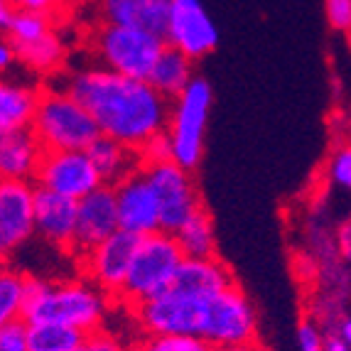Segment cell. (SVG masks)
<instances>
[{
    "instance_id": "1",
    "label": "cell",
    "mask_w": 351,
    "mask_h": 351,
    "mask_svg": "<svg viewBox=\"0 0 351 351\" xmlns=\"http://www.w3.org/2000/svg\"><path fill=\"white\" fill-rule=\"evenodd\" d=\"M64 88L91 113L101 135L133 150L167 130L172 101L147 79H130L94 62L71 71Z\"/></svg>"
},
{
    "instance_id": "2",
    "label": "cell",
    "mask_w": 351,
    "mask_h": 351,
    "mask_svg": "<svg viewBox=\"0 0 351 351\" xmlns=\"http://www.w3.org/2000/svg\"><path fill=\"white\" fill-rule=\"evenodd\" d=\"M113 300L88 282L84 276L69 280H42L27 276L25 315L27 324H62L84 334L104 329V322L113 307Z\"/></svg>"
},
{
    "instance_id": "3",
    "label": "cell",
    "mask_w": 351,
    "mask_h": 351,
    "mask_svg": "<svg viewBox=\"0 0 351 351\" xmlns=\"http://www.w3.org/2000/svg\"><path fill=\"white\" fill-rule=\"evenodd\" d=\"M29 130L45 152L86 150L101 135L91 113L64 86H42Z\"/></svg>"
},
{
    "instance_id": "4",
    "label": "cell",
    "mask_w": 351,
    "mask_h": 351,
    "mask_svg": "<svg viewBox=\"0 0 351 351\" xmlns=\"http://www.w3.org/2000/svg\"><path fill=\"white\" fill-rule=\"evenodd\" d=\"M184 253L172 234H152L138 241L133 263H130L125 285L118 295V302L125 310H135L138 304L158 298L165 290H170L180 270Z\"/></svg>"
},
{
    "instance_id": "5",
    "label": "cell",
    "mask_w": 351,
    "mask_h": 351,
    "mask_svg": "<svg viewBox=\"0 0 351 351\" xmlns=\"http://www.w3.org/2000/svg\"><path fill=\"white\" fill-rule=\"evenodd\" d=\"M211 104H214V91H211V84L202 76H194V82L170 104L165 135L170 138L172 162L182 165L189 172L197 170L204 158Z\"/></svg>"
},
{
    "instance_id": "6",
    "label": "cell",
    "mask_w": 351,
    "mask_h": 351,
    "mask_svg": "<svg viewBox=\"0 0 351 351\" xmlns=\"http://www.w3.org/2000/svg\"><path fill=\"white\" fill-rule=\"evenodd\" d=\"M165 47H167L165 37L123 25L101 23L91 35L96 64L130 79H147Z\"/></svg>"
},
{
    "instance_id": "7",
    "label": "cell",
    "mask_w": 351,
    "mask_h": 351,
    "mask_svg": "<svg viewBox=\"0 0 351 351\" xmlns=\"http://www.w3.org/2000/svg\"><path fill=\"white\" fill-rule=\"evenodd\" d=\"M199 339H204L211 349L258 341L256 307L239 287V282L206 300Z\"/></svg>"
},
{
    "instance_id": "8",
    "label": "cell",
    "mask_w": 351,
    "mask_h": 351,
    "mask_svg": "<svg viewBox=\"0 0 351 351\" xmlns=\"http://www.w3.org/2000/svg\"><path fill=\"white\" fill-rule=\"evenodd\" d=\"M143 172L158 197L165 234H175L182 223L189 221L199 209H204L192 172L184 170L182 165L170 160L160 165H145Z\"/></svg>"
},
{
    "instance_id": "9",
    "label": "cell",
    "mask_w": 351,
    "mask_h": 351,
    "mask_svg": "<svg viewBox=\"0 0 351 351\" xmlns=\"http://www.w3.org/2000/svg\"><path fill=\"white\" fill-rule=\"evenodd\" d=\"M206 300H197L175 287L130 310L143 334H170V337H199L204 322Z\"/></svg>"
},
{
    "instance_id": "10",
    "label": "cell",
    "mask_w": 351,
    "mask_h": 351,
    "mask_svg": "<svg viewBox=\"0 0 351 351\" xmlns=\"http://www.w3.org/2000/svg\"><path fill=\"white\" fill-rule=\"evenodd\" d=\"M138 241H141L138 236L125 234V231H116L113 236L101 241L99 246L88 248L86 253H82V256L76 258L79 273L88 282H94L96 287H101L113 302H118V295L123 290L130 263H133Z\"/></svg>"
},
{
    "instance_id": "11",
    "label": "cell",
    "mask_w": 351,
    "mask_h": 351,
    "mask_svg": "<svg viewBox=\"0 0 351 351\" xmlns=\"http://www.w3.org/2000/svg\"><path fill=\"white\" fill-rule=\"evenodd\" d=\"M35 184L79 202L104 184L86 150H49L37 170Z\"/></svg>"
},
{
    "instance_id": "12",
    "label": "cell",
    "mask_w": 351,
    "mask_h": 351,
    "mask_svg": "<svg viewBox=\"0 0 351 351\" xmlns=\"http://www.w3.org/2000/svg\"><path fill=\"white\" fill-rule=\"evenodd\" d=\"M167 47L187 54L192 62L214 52L219 45V29L202 0H172L167 29H165Z\"/></svg>"
},
{
    "instance_id": "13",
    "label": "cell",
    "mask_w": 351,
    "mask_h": 351,
    "mask_svg": "<svg viewBox=\"0 0 351 351\" xmlns=\"http://www.w3.org/2000/svg\"><path fill=\"white\" fill-rule=\"evenodd\" d=\"M35 236V182H0V263Z\"/></svg>"
},
{
    "instance_id": "14",
    "label": "cell",
    "mask_w": 351,
    "mask_h": 351,
    "mask_svg": "<svg viewBox=\"0 0 351 351\" xmlns=\"http://www.w3.org/2000/svg\"><path fill=\"white\" fill-rule=\"evenodd\" d=\"M113 194H116L121 231L138 236V239H145V236L162 231L158 197L152 192L143 167L118 182L116 187H113Z\"/></svg>"
},
{
    "instance_id": "15",
    "label": "cell",
    "mask_w": 351,
    "mask_h": 351,
    "mask_svg": "<svg viewBox=\"0 0 351 351\" xmlns=\"http://www.w3.org/2000/svg\"><path fill=\"white\" fill-rule=\"evenodd\" d=\"M116 231H121L116 194H113V187L101 184L96 192L86 194L84 199H79V209H76V236H74L71 256L79 258L88 248L99 246L101 241L113 236Z\"/></svg>"
},
{
    "instance_id": "16",
    "label": "cell",
    "mask_w": 351,
    "mask_h": 351,
    "mask_svg": "<svg viewBox=\"0 0 351 351\" xmlns=\"http://www.w3.org/2000/svg\"><path fill=\"white\" fill-rule=\"evenodd\" d=\"M76 209L79 202L35 184V236L59 251L71 253L76 236Z\"/></svg>"
},
{
    "instance_id": "17",
    "label": "cell",
    "mask_w": 351,
    "mask_h": 351,
    "mask_svg": "<svg viewBox=\"0 0 351 351\" xmlns=\"http://www.w3.org/2000/svg\"><path fill=\"white\" fill-rule=\"evenodd\" d=\"M45 147L29 128L0 135V182H35Z\"/></svg>"
},
{
    "instance_id": "18",
    "label": "cell",
    "mask_w": 351,
    "mask_h": 351,
    "mask_svg": "<svg viewBox=\"0 0 351 351\" xmlns=\"http://www.w3.org/2000/svg\"><path fill=\"white\" fill-rule=\"evenodd\" d=\"M231 285H236V278L219 256L184 258L177 270L175 282H172L175 290L192 295L197 300H209Z\"/></svg>"
},
{
    "instance_id": "19",
    "label": "cell",
    "mask_w": 351,
    "mask_h": 351,
    "mask_svg": "<svg viewBox=\"0 0 351 351\" xmlns=\"http://www.w3.org/2000/svg\"><path fill=\"white\" fill-rule=\"evenodd\" d=\"M172 0H99L101 20L108 25L147 29L165 37Z\"/></svg>"
},
{
    "instance_id": "20",
    "label": "cell",
    "mask_w": 351,
    "mask_h": 351,
    "mask_svg": "<svg viewBox=\"0 0 351 351\" xmlns=\"http://www.w3.org/2000/svg\"><path fill=\"white\" fill-rule=\"evenodd\" d=\"M86 155L91 158V162H94L101 182L108 184V187H116L121 180L133 175L135 170H141L138 150L113 141L108 135H99V138L86 147Z\"/></svg>"
},
{
    "instance_id": "21",
    "label": "cell",
    "mask_w": 351,
    "mask_h": 351,
    "mask_svg": "<svg viewBox=\"0 0 351 351\" xmlns=\"http://www.w3.org/2000/svg\"><path fill=\"white\" fill-rule=\"evenodd\" d=\"M40 88L0 79V135L29 128L35 116Z\"/></svg>"
},
{
    "instance_id": "22",
    "label": "cell",
    "mask_w": 351,
    "mask_h": 351,
    "mask_svg": "<svg viewBox=\"0 0 351 351\" xmlns=\"http://www.w3.org/2000/svg\"><path fill=\"white\" fill-rule=\"evenodd\" d=\"M194 62L187 54L177 52L172 47H165L160 59L155 62V69L150 71L147 82L158 88L165 99H177V96L194 82Z\"/></svg>"
},
{
    "instance_id": "23",
    "label": "cell",
    "mask_w": 351,
    "mask_h": 351,
    "mask_svg": "<svg viewBox=\"0 0 351 351\" xmlns=\"http://www.w3.org/2000/svg\"><path fill=\"white\" fill-rule=\"evenodd\" d=\"M18 49V62L27 66L32 74L37 76H49L59 74L62 66L66 62V47L64 40L57 35V32H49L47 37H42L35 45H27V47H15Z\"/></svg>"
},
{
    "instance_id": "24",
    "label": "cell",
    "mask_w": 351,
    "mask_h": 351,
    "mask_svg": "<svg viewBox=\"0 0 351 351\" xmlns=\"http://www.w3.org/2000/svg\"><path fill=\"white\" fill-rule=\"evenodd\" d=\"M184 258H211L217 256V236L206 209H199L189 221H184L175 234Z\"/></svg>"
},
{
    "instance_id": "25",
    "label": "cell",
    "mask_w": 351,
    "mask_h": 351,
    "mask_svg": "<svg viewBox=\"0 0 351 351\" xmlns=\"http://www.w3.org/2000/svg\"><path fill=\"white\" fill-rule=\"evenodd\" d=\"M25 298H27V273L12 268L10 263H0V329L23 319Z\"/></svg>"
},
{
    "instance_id": "26",
    "label": "cell",
    "mask_w": 351,
    "mask_h": 351,
    "mask_svg": "<svg viewBox=\"0 0 351 351\" xmlns=\"http://www.w3.org/2000/svg\"><path fill=\"white\" fill-rule=\"evenodd\" d=\"M86 334L62 324H27L29 351H79Z\"/></svg>"
},
{
    "instance_id": "27",
    "label": "cell",
    "mask_w": 351,
    "mask_h": 351,
    "mask_svg": "<svg viewBox=\"0 0 351 351\" xmlns=\"http://www.w3.org/2000/svg\"><path fill=\"white\" fill-rule=\"evenodd\" d=\"M49 32H54V15L15 10V18L5 35L15 47H27V45L40 42L42 37H47Z\"/></svg>"
},
{
    "instance_id": "28",
    "label": "cell",
    "mask_w": 351,
    "mask_h": 351,
    "mask_svg": "<svg viewBox=\"0 0 351 351\" xmlns=\"http://www.w3.org/2000/svg\"><path fill=\"white\" fill-rule=\"evenodd\" d=\"M133 351H211L199 337H170V334H143Z\"/></svg>"
},
{
    "instance_id": "29",
    "label": "cell",
    "mask_w": 351,
    "mask_h": 351,
    "mask_svg": "<svg viewBox=\"0 0 351 351\" xmlns=\"http://www.w3.org/2000/svg\"><path fill=\"white\" fill-rule=\"evenodd\" d=\"M138 158H141V167L145 165H160V162H170L172 160V145L167 135H155L152 141H147L145 145L138 150Z\"/></svg>"
},
{
    "instance_id": "30",
    "label": "cell",
    "mask_w": 351,
    "mask_h": 351,
    "mask_svg": "<svg viewBox=\"0 0 351 351\" xmlns=\"http://www.w3.org/2000/svg\"><path fill=\"white\" fill-rule=\"evenodd\" d=\"M79 351H133V346H128L113 332L99 329V332L86 334V339H84V344Z\"/></svg>"
},
{
    "instance_id": "31",
    "label": "cell",
    "mask_w": 351,
    "mask_h": 351,
    "mask_svg": "<svg viewBox=\"0 0 351 351\" xmlns=\"http://www.w3.org/2000/svg\"><path fill=\"white\" fill-rule=\"evenodd\" d=\"M0 351H29L27 322L25 319H18V322L0 329Z\"/></svg>"
},
{
    "instance_id": "32",
    "label": "cell",
    "mask_w": 351,
    "mask_h": 351,
    "mask_svg": "<svg viewBox=\"0 0 351 351\" xmlns=\"http://www.w3.org/2000/svg\"><path fill=\"white\" fill-rule=\"evenodd\" d=\"M329 180L341 189H351V145L341 147L332 155L329 162Z\"/></svg>"
},
{
    "instance_id": "33",
    "label": "cell",
    "mask_w": 351,
    "mask_h": 351,
    "mask_svg": "<svg viewBox=\"0 0 351 351\" xmlns=\"http://www.w3.org/2000/svg\"><path fill=\"white\" fill-rule=\"evenodd\" d=\"M298 344L300 351H324L327 349V337L317 327L315 319H304L298 327Z\"/></svg>"
},
{
    "instance_id": "34",
    "label": "cell",
    "mask_w": 351,
    "mask_h": 351,
    "mask_svg": "<svg viewBox=\"0 0 351 351\" xmlns=\"http://www.w3.org/2000/svg\"><path fill=\"white\" fill-rule=\"evenodd\" d=\"M329 25L339 32H351V0H324Z\"/></svg>"
},
{
    "instance_id": "35",
    "label": "cell",
    "mask_w": 351,
    "mask_h": 351,
    "mask_svg": "<svg viewBox=\"0 0 351 351\" xmlns=\"http://www.w3.org/2000/svg\"><path fill=\"white\" fill-rule=\"evenodd\" d=\"M15 62H18V49H15V45H12L8 37L0 40V74L10 69Z\"/></svg>"
},
{
    "instance_id": "36",
    "label": "cell",
    "mask_w": 351,
    "mask_h": 351,
    "mask_svg": "<svg viewBox=\"0 0 351 351\" xmlns=\"http://www.w3.org/2000/svg\"><path fill=\"white\" fill-rule=\"evenodd\" d=\"M12 18H15V8H12V3L10 0H0V29H3V32H8Z\"/></svg>"
},
{
    "instance_id": "37",
    "label": "cell",
    "mask_w": 351,
    "mask_h": 351,
    "mask_svg": "<svg viewBox=\"0 0 351 351\" xmlns=\"http://www.w3.org/2000/svg\"><path fill=\"white\" fill-rule=\"evenodd\" d=\"M211 351H268L261 341H248V344H234V346H214Z\"/></svg>"
},
{
    "instance_id": "38",
    "label": "cell",
    "mask_w": 351,
    "mask_h": 351,
    "mask_svg": "<svg viewBox=\"0 0 351 351\" xmlns=\"http://www.w3.org/2000/svg\"><path fill=\"white\" fill-rule=\"evenodd\" d=\"M339 248L344 256L351 258V219L341 226V231H339Z\"/></svg>"
},
{
    "instance_id": "39",
    "label": "cell",
    "mask_w": 351,
    "mask_h": 351,
    "mask_svg": "<svg viewBox=\"0 0 351 351\" xmlns=\"http://www.w3.org/2000/svg\"><path fill=\"white\" fill-rule=\"evenodd\" d=\"M337 337H339L341 341H344V344H349L351 346V317H344V319H341L339 322V329H337Z\"/></svg>"
},
{
    "instance_id": "40",
    "label": "cell",
    "mask_w": 351,
    "mask_h": 351,
    "mask_svg": "<svg viewBox=\"0 0 351 351\" xmlns=\"http://www.w3.org/2000/svg\"><path fill=\"white\" fill-rule=\"evenodd\" d=\"M324 351H351V346L344 344L337 334H332V337H327V349Z\"/></svg>"
},
{
    "instance_id": "41",
    "label": "cell",
    "mask_w": 351,
    "mask_h": 351,
    "mask_svg": "<svg viewBox=\"0 0 351 351\" xmlns=\"http://www.w3.org/2000/svg\"><path fill=\"white\" fill-rule=\"evenodd\" d=\"M82 3H86V0H54V5L59 8V12H62V10H74V8H79Z\"/></svg>"
}]
</instances>
